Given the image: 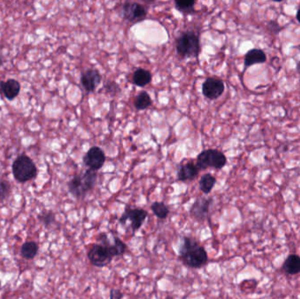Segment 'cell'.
<instances>
[{"mask_svg": "<svg viewBox=\"0 0 300 299\" xmlns=\"http://www.w3.org/2000/svg\"><path fill=\"white\" fill-rule=\"evenodd\" d=\"M41 220L46 227H50L55 221V216L53 213H47L41 216Z\"/></svg>", "mask_w": 300, "mask_h": 299, "instance_id": "25", "label": "cell"}, {"mask_svg": "<svg viewBox=\"0 0 300 299\" xmlns=\"http://www.w3.org/2000/svg\"><path fill=\"white\" fill-rule=\"evenodd\" d=\"M197 2L194 0L190 1H182V0H176L175 1V7L178 12H182L185 15H190L195 13L197 11L195 10V5Z\"/></svg>", "mask_w": 300, "mask_h": 299, "instance_id": "20", "label": "cell"}, {"mask_svg": "<svg viewBox=\"0 0 300 299\" xmlns=\"http://www.w3.org/2000/svg\"><path fill=\"white\" fill-rule=\"evenodd\" d=\"M123 293L117 289H113L110 292V299H122Z\"/></svg>", "mask_w": 300, "mask_h": 299, "instance_id": "28", "label": "cell"}, {"mask_svg": "<svg viewBox=\"0 0 300 299\" xmlns=\"http://www.w3.org/2000/svg\"><path fill=\"white\" fill-rule=\"evenodd\" d=\"M102 77L99 70L94 69H88L83 72L80 78L82 86L87 93L94 92L101 83Z\"/></svg>", "mask_w": 300, "mask_h": 299, "instance_id": "11", "label": "cell"}, {"mask_svg": "<svg viewBox=\"0 0 300 299\" xmlns=\"http://www.w3.org/2000/svg\"><path fill=\"white\" fill-rule=\"evenodd\" d=\"M11 192L9 183L6 181H0V202L5 200Z\"/></svg>", "mask_w": 300, "mask_h": 299, "instance_id": "24", "label": "cell"}, {"mask_svg": "<svg viewBox=\"0 0 300 299\" xmlns=\"http://www.w3.org/2000/svg\"><path fill=\"white\" fill-rule=\"evenodd\" d=\"M267 61V55L264 50L260 48H253L245 54L244 57V65L245 68L253 66L259 63H264Z\"/></svg>", "mask_w": 300, "mask_h": 299, "instance_id": "16", "label": "cell"}, {"mask_svg": "<svg viewBox=\"0 0 300 299\" xmlns=\"http://www.w3.org/2000/svg\"><path fill=\"white\" fill-rule=\"evenodd\" d=\"M105 88L107 92L113 93V94L119 93L120 91V86L116 83H114V82H108V83H106L105 85Z\"/></svg>", "mask_w": 300, "mask_h": 299, "instance_id": "26", "label": "cell"}, {"mask_svg": "<svg viewBox=\"0 0 300 299\" xmlns=\"http://www.w3.org/2000/svg\"><path fill=\"white\" fill-rule=\"evenodd\" d=\"M87 257L90 264L98 268H104L111 264V257L108 249L105 246L96 244L88 251Z\"/></svg>", "mask_w": 300, "mask_h": 299, "instance_id": "7", "label": "cell"}, {"mask_svg": "<svg viewBox=\"0 0 300 299\" xmlns=\"http://www.w3.org/2000/svg\"><path fill=\"white\" fill-rule=\"evenodd\" d=\"M22 257L27 260L33 259L38 253V245L34 241H28L22 245L21 249Z\"/></svg>", "mask_w": 300, "mask_h": 299, "instance_id": "22", "label": "cell"}, {"mask_svg": "<svg viewBox=\"0 0 300 299\" xmlns=\"http://www.w3.org/2000/svg\"><path fill=\"white\" fill-rule=\"evenodd\" d=\"M178 254L183 264L192 269H200L208 261L205 249L197 240L190 237L183 238Z\"/></svg>", "mask_w": 300, "mask_h": 299, "instance_id": "1", "label": "cell"}, {"mask_svg": "<svg viewBox=\"0 0 300 299\" xmlns=\"http://www.w3.org/2000/svg\"><path fill=\"white\" fill-rule=\"evenodd\" d=\"M211 203H212V198H198L191 208V211H190L191 215L198 221H204L209 213Z\"/></svg>", "mask_w": 300, "mask_h": 299, "instance_id": "12", "label": "cell"}, {"mask_svg": "<svg viewBox=\"0 0 300 299\" xmlns=\"http://www.w3.org/2000/svg\"><path fill=\"white\" fill-rule=\"evenodd\" d=\"M13 177L20 183H26L36 177L37 167L33 160L26 156L21 155L14 160L12 165Z\"/></svg>", "mask_w": 300, "mask_h": 299, "instance_id": "4", "label": "cell"}, {"mask_svg": "<svg viewBox=\"0 0 300 299\" xmlns=\"http://www.w3.org/2000/svg\"><path fill=\"white\" fill-rule=\"evenodd\" d=\"M283 268L288 275H297L300 273V256L297 254H290Z\"/></svg>", "mask_w": 300, "mask_h": 299, "instance_id": "18", "label": "cell"}, {"mask_svg": "<svg viewBox=\"0 0 300 299\" xmlns=\"http://www.w3.org/2000/svg\"><path fill=\"white\" fill-rule=\"evenodd\" d=\"M227 157L221 151L218 150H207L202 151L197 157V166L199 170H207L213 167L220 170L227 164Z\"/></svg>", "mask_w": 300, "mask_h": 299, "instance_id": "5", "label": "cell"}, {"mask_svg": "<svg viewBox=\"0 0 300 299\" xmlns=\"http://www.w3.org/2000/svg\"><path fill=\"white\" fill-rule=\"evenodd\" d=\"M99 239H100V245L105 246L108 249L109 253L111 255V257L114 258L115 256H120L125 254L126 251V245L125 243L119 239L118 237H114V243L113 245L110 244L108 237L106 233H101L99 234Z\"/></svg>", "mask_w": 300, "mask_h": 299, "instance_id": "13", "label": "cell"}, {"mask_svg": "<svg viewBox=\"0 0 300 299\" xmlns=\"http://www.w3.org/2000/svg\"><path fill=\"white\" fill-rule=\"evenodd\" d=\"M225 90V84L222 80L216 78H208L202 84V92L210 100L219 99Z\"/></svg>", "mask_w": 300, "mask_h": 299, "instance_id": "10", "label": "cell"}, {"mask_svg": "<svg viewBox=\"0 0 300 299\" xmlns=\"http://www.w3.org/2000/svg\"><path fill=\"white\" fill-rule=\"evenodd\" d=\"M21 92V84L15 79L6 82L0 81V94H3L8 100H12Z\"/></svg>", "mask_w": 300, "mask_h": 299, "instance_id": "15", "label": "cell"}, {"mask_svg": "<svg viewBox=\"0 0 300 299\" xmlns=\"http://www.w3.org/2000/svg\"><path fill=\"white\" fill-rule=\"evenodd\" d=\"M199 169L196 163L192 162H185L180 165L177 171V179L181 182H186L195 179L198 177Z\"/></svg>", "mask_w": 300, "mask_h": 299, "instance_id": "14", "label": "cell"}, {"mask_svg": "<svg viewBox=\"0 0 300 299\" xmlns=\"http://www.w3.org/2000/svg\"><path fill=\"white\" fill-rule=\"evenodd\" d=\"M296 18H297V21L299 22L300 24V8L298 9V11H297V14H296Z\"/></svg>", "mask_w": 300, "mask_h": 299, "instance_id": "29", "label": "cell"}, {"mask_svg": "<svg viewBox=\"0 0 300 299\" xmlns=\"http://www.w3.org/2000/svg\"><path fill=\"white\" fill-rule=\"evenodd\" d=\"M147 7L136 2H125L122 6V15L124 18L132 23H138L146 18Z\"/></svg>", "mask_w": 300, "mask_h": 299, "instance_id": "6", "label": "cell"}, {"mask_svg": "<svg viewBox=\"0 0 300 299\" xmlns=\"http://www.w3.org/2000/svg\"><path fill=\"white\" fill-rule=\"evenodd\" d=\"M0 285H1V283H0Z\"/></svg>", "mask_w": 300, "mask_h": 299, "instance_id": "31", "label": "cell"}, {"mask_svg": "<svg viewBox=\"0 0 300 299\" xmlns=\"http://www.w3.org/2000/svg\"><path fill=\"white\" fill-rule=\"evenodd\" d=\"M151 105H152V99L147 91H141V93H139L134 100V105L138 111L145 110L151 106Z\"/></svg>", "mask_w": 300, "mask_h": 299, "instance_id": "19", "label": "cell"}, {"mask_svg": "<svg viewBox=\"0 0 300 299\" xmlns=\"http://www.w3.org/2000/svg\"><path fill=\"white\" fill-rule=\"evenodd\" d=\"M97 179H98L97 171L88 169L84 173L77 175L69 181L68 183L69 192L78 199L84 198L89 192L93 190L97 183Z\"/></svg>", "mask_w": 300, "mask_h": 299, "instance_id": "3", "label": "cell"}, {"mask_svg": "<svg viewBox=\"0 0 300 299\" xmlns=\"http://www.w3.org/2000/svg\"><path fill=\"white\" fill-rule=\"evenodd\" d=\"M147 217V212L146 210L140 209V208H131L129 207L126 208L123 214L120 217V223L124 225L127 220H130L133 232L135 233L136 231H138L141 228Z\"/></svg>", "mask_w": 300, "mask_h": 299, "instance_id": "8", "label": "cell"}, {"mask_svg": "<svg viewBox=\"0 0 300 299\" xmlns=\"http://www.w3.org/2000/svg\"><path fill=\"white\" fill-rule=\"evenodd\" d=\"M152 81V74L147 69H135L133 74V84L138 87H144Z\"/></svg>", "mask_w": 300, "mask_h": 299, "instance_id": "17", "label": "cell"}, {"mask_svg": "<svg viewBox=\"0 0 300 299\" xmlns=\"http://www.w3.org/2000/svg\"><path fill=\"white\" fill-rule=\"evenodd\" d=\"M216 183V178L210 173L204 174L199 180V188L204 194H209Z\"/></svg>", "mask_w": 300, "mask_h": 299, "instance_id": "21", "label": "cell"}, {"mask_svg": "<svg viewBox=\"0 0 300 299\" xmlns=\"http://www.w3.org/2000/svg\"><path fill=\"white\" fill-rule=\"evenodd\" d=\"M176 50L181 58H197L201 51L200 35L194 31H185L176 41Z\"/></svg>", "mask_w": 300, "mask_h": 299, "instance_id": "2", "label": "cell"}, {"mask_svg": "<svg viewBox=\"0 0 300 299\" xmlns=\"http://www.w3.org/2000/svg\"><path fill=\"white\" fill-rule=\"evenodd\" d=\"M84 164L89 167V170L98 171L104 166L105 162V155L99 147H90L83 158Z\"/></svg>", "mask_w": 300, "mask_h": 299, "instance_id": "9", "label": "cell"}, {"mask_svg": "<svg viewBox=\"0 0 300 299\" xmlns=\"http://www.w3.org/2000/svg\"><path fill=\"white\" fill-rule=\"evenodd\" d=\"M151 210L160 219H165L170 214V210L163 202H154L151 204Z\"/></svg>", "mask_w": 300, "mask_h": 299, "instance_id": "23", "label": "cell"}, {"mask_svg": "<svg viewBox=\"0 0 300 299\" xmlns=\"http://www.w3.org/2000/svg\"><path fill=\"white\" fill-rule=\"evenodd\" d=\"M297 72H298V73H299V74H300V61H299V62H298V63H297Z\"/></svg>", "mask_w": 300, "mask_h": 299, "instance_id": "30", "label": "cell"}, {"mask_svg": "<svg viewBox=\"0 0 300 299\" xmlns=\"http://www.w3.org/2000/svg\"><path fill=\"white\" fill-rule=\"evenodd\" d=\"M268 27H269V29H270V30L272 31V32L275 33H279L280 31L283 29L281 26L275 21H270V22L268 23Z\"/></svg>", "mask_w": 300, "mask_h": 299, "instance_id": "27", "label": "cell"}]
</instances>
